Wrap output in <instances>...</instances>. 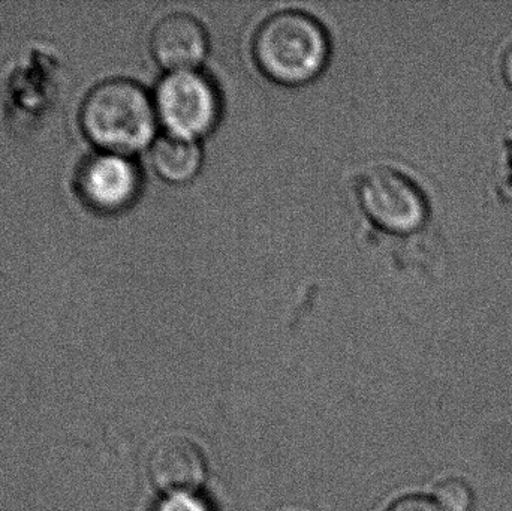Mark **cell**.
I'll return each instance as SVG.
<instances>
[{
    "mask_svg": "<svg viewBox=\"0 0 512 511\" xmlns=\"http://www.w3.org/2000/svg\"><path fill=\"white\" fill-rule=\"evenodd\" d=\"M209 50V36L203 23L188 12L165 15L153 27L150 51L168 72L191 71Z\"/></svg>",
    "mask_w": 512,
    "mask_h": 511,
    "instance_id": "52a82bcc",
    "label": "cell"
},
{
    "mask_svg": "<svg viewBox=\"0 0 512 511\" xmlns=\"http://www.w3.org/2000/svg\"><path fill=\"white\" fill-rule=\"evenodd\" d=\"M84 134L105 153L128 156L144 149L156 131L155 102L132 80L98 84L81 107Z\"/></svg>",
    "mask_w": 512,
    "mask_h": 511,
    "instance_id": "7a4b0ae2",
    "label": "cell"
},
{
    "mask_svg": "<svg viewBox=\"0 0 512 511\" xmlns=\"http://www.w3.org/2000/svg\"><path fill=\"white\" fill-rule=\"evenodd\" d=\"M156 116L177 137L197 138L213 131L221 116V98L215 83L197 69L168 72L156 89Z\"/></svg>",
    "mask_w": 512,
    "mask_h": 511,
    "instance_id": "277c9868",
    "label": "cell"
},
{
    "mask_svg": "<svg viewBox=\"0 0 512 511\" xmlns=\"http://www.w3.org/2000/svg\"><path fill=\"white\" fill-rule=\"evenodd\" d=\"M156 511H210L209 506L194 494L171 495L159 504Z\"/></svg>",
    "mask_w": 512,
    "mask_h": 511,
    "instance_id": "30bf717a",
    "label": "cell"
},
{
    "mask_svg": "<svg viewBox=\"0 0 512 511\" xmlns=\"http://www.w3.org/2000/svg\"><path fill=\"white\" fill-rule=\"evenodd\" d=\"M150 162L165 182L182 185L197 176L203 164V152L195 140L165 134L153 141Z\"/></svg>",
    "mask_w": 512,
    "mask_h": 511,
    "instance_id": "ba28073f",
    "label": "cell"
},
{
    "mask_svg": "<svg viewBox=\"0 0 512 511\" xmlns=\"http://www.w3.org/2000/svg\"><path fill=\"white\" fill-rule=\"evenodd\" d=\"M357 194L367 218L387 233H415L429 218V201L423 189L397 168L379 165L364 171L358 179Z\"/></svg>",
    "mask_w": 512,
    "mask_h": 511,
    "instance_id": "3957f363",
    "label": "cell"
},
{
    "mask_svg": "<svg viewBox=\"0 0 512 511\" xmlns=\"http://www.w3.org/2000/svg\"><path fill=\"white\" fill-rule=\"evenodd\" d=\"M435 503L442 511H469L472 507L471 488L460 479L444 480L435 488Z\"/></svg>",
    "mask_w": 512,
    "mask_h": 511,
    "instance_id": "9c48e42d",
    "label": "cell"
},
{
    "mask_svg": "<svg viewBox=\"0 0 512 511\" xmlns=\"http://www.w3.org/2000/svg\"><path fill=\"white\" fill-rule=\"evenodd\" d=\"M252 53L270 80L300 86L321 74L327 65L330 41L324 26L312 15L280 11L259 24Z\"/></svg>",
    "mask_w": 512,
    "mask_h": 511,
    "instance_id": "6da1fadb",
    "label": "cell"
},
{
    "mask_svg": "<svg viewBox=\"0 0 512 511\" xmlns=\"http://www.w3.org/2000/svg\"><path fill=\"white\" fill-rule=\"evenodd\" d=\"M385 511H442V509L435 503V500L411 495V497L394 501Z\"/></svg>",
    "mask_w": 512,
    "mask_h": 511,
    "instance_id": "8fae6325",
    "label": "cell"
},
{
    "mask_svg": "<svg viewBox=\"0 0 512 511\" xmlns=\"http://www.w3.org/2000/svg\"><path fill=\"white\" fill-rule=\"evenodd\" d=\"M206 459L200 447L185 437L159 441L147 461L150 483L161 494H195L206 479Z\"/></svg>",
    "mask_w": 512,
    "mask_h": 511,
    "instance_id": "8992f818",
    "label": "cell"
},
{
    "mask_svg": "<svg viewBox=\"0 0 512 511\" xmlns=\"http://www.w3.org/2000/svg\"><path fill=\"white\" fill-rule=\"evenodd\" d=\"M141 174L128 156L102 153L81 168L78 189L89 206L99 212H120L140 194Z\"/></svg>",
    "mask_w": 512,
    "mask_h": 511,
    "instance_id": "5b68a950",
    "label": "cell"
},
{
    "mask_svg": "<svg viewBox=\"0 0 512 511\" xmlns=\"http://www.w3.org/2000/svg\"><path fill=\"white\" fill-rule=\"evenodd\" d=\"M501 71L502 77H504L505 83L512 89V42L508 45L507 50L502 54L501 60Z\"/></svg>",
    "mask_w": 512,
    "mask_h": 511,
    "instance_id": "7c38bea8",
    "label": "cell"
}]
</instances>
